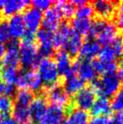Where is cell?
Here are the masks:
<instances>
[{
    "instance_id": "cell-7",
    "label": "cell",
    "mask_w": 123,
    "mask_h": 124,
    "mask_svg": "<svg viewBox=\"0 0 123 124\" xmlns=\"http://www.w3.org/2000/svg\"><path fill=\"white\" fill-rule=\"evenodd\" d=\"M55 64L58 69L59 74L66 77L75 73V69L72 62V59L69 54L64 50H59L55 54Z\"/></svg>"
},
{
    "instance_id": "cell-34",
    "label": "cell",
    "mask_w": 123,
    "mask_h": 124,
    "mask_svg": "<svg viewBox=\"0 0 123 124\" xmlns=\"http://www.w3.org/2000/svg\"><path fill=\"white\" fill-rule=\"evenodd\" d=\"M13 101L10 97L0 96V114L2 116H7L13 110Z\"/></svg>"
},
{
    "instance_id": "cell-41",
    "label": "cell",
    "mask_w": 123,
    "mask_h": 124,
    "mask_svg": "<svg viewBox=\"0 0 123 124\" xmlns=\"http://www.w3.org/2000/svg\"><path fill=\"white\" fill-rule=\"evenodd\" d=\"M0 124H17V122L12 117L7 115L0 117Z\"/></svg>"
},
{
    "instance_id": "cell-2",
    "label": "cell",
    "mask_w": 123,
    "mask_h": 124,
    "mask_svg": "<svg viewBox=\"0 0 123 124\" xmlns=\"http://www.w3.org/2000/svg\"><path fill=\"white\" fill-rule=\"evenodd\" d=\"M38 74L43 83H45L48 87L58 84L59 72L56 67L55 62L50 57L42 58L37 63Z\"/></svg>"
},
{
    "instance_id": "cell-42",
    "label": "cell",
    "mask_w": 123,
    "mask_h": 124,
    "mask_svg": "<svg viewBox=\"0 0 123 124\" xmlns=\"http://www.w3.org/2000/svg\"><path fill=\"white\" fill-rule=\"evenodd\" d=\"M107 118L106 117H94L91 121H89L88 124H106Z\"/></svg>"
},
{
    "instance_id": "cell-22",
    "label": "cell",
    "mask_w": 123,
    "mask_h": 124,
    "mask_svg": "<svg viewBox=\"0 0 123 124\" xmlns=\"http://www.w3.org/2000/svg\"><path fill=\"white\" fill-rule=\"evenodd\" d=\"M118 29L115 26V24L112 23L107 24L106 27L103 29V31L100 34L97 38H98V43L100 45H102L103 46L109 45L118 36Z\"/></svg>"
},
{
    "instance_id": "cell-4",
    "label": "cell",
    "mask_w": 123,
    "mask_h": 124,
    "mask_svg": "<svg viewBox=\"0 0 123 124\" xmlns=\"http://www.w3.org/2000/svg\"><path fill=\"white\" fill-rule=\"evenodd\" d=\"M15 83L20 89L28 90L30 92H39L43 88V82L38 72L31 70L21 72Z\"/></svg>"
},
{
    "instance_id": "cell-45",
    "label": "cell",
    "mask_w": 123,
    "mask_h": 124,
    "mask_svg": "<svg viewBox=\"0 0 123 124\" xmlns=\"http://www.w3.org/2000/svg\"><path fill=\"white\" fill-rule=\"evenodd\" d=\"M5 51H6V48H5L4 45H1V44H0V60L3 58Z\"/></svg>"
},
{
    "instance_id": "cell-16",
    "label": "cell",
    "mask_w": 123,
    "mask_h": 124,
    "mask_svg": "<svg viewBox=\"0 0 123 124\" xmlns=\"http://www.w3.org/2000/svg\"><path fill=\"white\" fill-rule=\"evenodd\" d=\"M7 25H8V30H9L11 37H23L25 31H26L25 26H24L23 16L20 14L12 16L7 22Z\"/></svg>"
},
{
    "instance_id": "cell-21",
    "label": "cell",
    "mask_w": 123,
    "mask_h": 124,
    "mask_svg": "<svg viewBox=\"0 0 123 124\" xmlns=\"http://www.w3.org/2000/svg\"><path fill=\"white\" fill-rule=\"evenodd\" d=\"M90 119L89 113L81 109L69 108V114L64 124H88Z\"/></svg>"
},
{
    "instance_id": "cell-44",
    "label": "cell",
    "mask_w": 123,
    "mask_h": 124,
    "mask_svg": "<svg viewBox=\"0 0 123 124\" xmlns=\"http://www.w3.org/2000/svg\"><path fill=\"white\" fill-rule=\"evenodd\" d=\"M114 119H115V121L119 124H123V111L122 112H118L115 115Z\"/></svg>"
},
{
    "instance_id": "cell-11",
    "label": "cell",
    "mask_w": 123,
    "mask_h": 124,
    "mask_svg": "<svg viewBox=\"0 0 123 124\" xmlns=\"http://www.w3.org/2000/svg\"><path fill=\"white\" fill-rule=\"evenodd\" d=\"M73 67L78 73V77L83 82H92L96 79L97 73L92 67V62L88 60L79 59L73 63Z\"/></svg>"
},
{
    "instance_id": "cell-17",
    "label": "cell",
    "mask_w": 123,
    "mask_h": 124,
    "mask_svg": "<svg viewBox=\"0 0 123 124\" xmlns=\"http://www.w3.org/2000/svg\"><path fill=\"white\" fill-rule=\"evenodd\" d=\"M92 8L100 18L104 19L113 16L115 11V3L106 0H98L92 3Z\"/></svg>"
},
{
    "instance_id": "cell-26",
    "label": "cell",
    "mask_w": 123,
    "mask_h": 124,
    "mask_svg": "<svg viewBox=\"0 0 123 124\" xmlns=\"http://www.w3.org/2000/svg\"><path fill=\"white\" fill-rule=\"evenodd\" d=\"M13 116L15 121H16L17 124H30L31 116L29 112V107L21 106L14 104L13 106Z\"/></svg>"
},
{
    "instance_id": "cell-49",
    "label": "cell",
    "mask_w": 123,
    "mask_h": 124,
    "mask_svg": "<svg viewBox=\"0 0 123 124\" xmlns=\"http://www.w3.org/2000/svg\"><path fill=\"white\" fill-rule=\"evenodd\" d=\"M122 54H123V52H122Z\"/></svg>"
},
{
    "instance_id": "cell-20",
    "label": "cell",
    "mask_w": 123,
    "mask_h": 124,
    "mask_svg": "<svg viewBox=\"0 0 123 124\" xmlns=\"http://www.w3.org/2000/svg\"><path fill=\"white\" fill-rule=\"evenodd\" d=\"M83 87H84V82L74 73L65 78L62 89L68 96H71V95H76Z\"/></svg>"
},
{
    "instance_id": "cell-27",
    "label": "cell",
    "mask_w": 123,
    "mask_h": 124,
    "mask_svg": "<svg viewBox=\"0 0 123 124\" xmlns=\"http://www.w3.org/2000/svg\"><path fill=\"white\" fill-rule=\"evenodd\" d=\"M92 22L89 19L75 18L72 21V30L80 35H88L90 33Z\"/></svg>"
},
{
    "instance_id": "cell-13",
    "label": "cell",
    "mask_w": 123,
    "mask_h": 124,
    "mask_svg": "<svg viewBox=\"0 0 123 124\" xmlns=\"http://www.w3.org/2000/svg\"><path fill=\"white\" fill-rule=\"evenodd\" d=\"M64 116L63 108L51 105L47 107L38 124H60Z\"/></svg>"
},
{
    "instance_id": "cell-10",
    "label": "cell",
    "mask_w": 123,
    "mask_h": 124,
    "mask_svg": "<svg viewBox=\"0 0 123 124\" xmlns=\"http://www.w3.org/2000/svg\"><path fill=\"white\" fill-rule=\"evenodd\" d=\"M47 98L50 101L52 105H55L61 108L67 107L70 103L69 96L66 94L63 89L59 85V83L51 87H48Z\"/></svg>"
},
{
    "instance_id": "cell-31",
    "label": "cell",
    "mask_w": 123,
    "mask_h": 124,
    "mask_svg": "<svg viewBox=\"0 0 123 124\" xmlns=\"http://www.w3.org/2000/svg\"><path fill=\"white\" fill-rule=\"evenodd\" d=\"M107 24H108V22L105 19H102V18L96 19L93 23H92V25H91L89 33L90 38L93 39V38L97 37L103 31V29L106 27Z\"/></svg>"
},
{
    "instance_id": "cell-23",
    "label": "cell",
    "mask_w": 123,
    "mask_h": 124,
    "mask_svg": "<svg viewBox=\"0 0 123 124\" xmlns=\"http://www.w3.org/2000/svg\"><path fill=\"white\" fill-rule=\"evenodd\" d=\"M91 111L94 117H104L106 115H109L111 111V106H110L109 101L104 97L99 98L93 103Z\"/></svg>"
},
{
    "instance_id": "cell-24",
    "label": "cell",
    "mask_w": 123,
    "mask_h": 124,
    "mask_svg": "<svg viewBox=\"0 0 123 124\" xmlns=\"http://www.w3.org/2000/svg\"><path fill=\"white\" fill-rule=\"evenodd\" d=\"M82 43L83 42H82V35H80L78 33H76L75 31H73L72 29L68 43H67L66 48H65L67 50L66 52L68 53L70 56H75L80 52V49L82 47Z\"/></svg>"
},
{
    "instance_id": "cell-37",
    "label": "cell",
    "mask_w": 123,
    "mask_h": 124,
    "mask_svg": "<svg viewBox=\"0 0 123 124\" xmlns=\"http://www.w3.org/2000/svg\"><path fill=\"white\" fill-rule=\"evenodd\" d=\"M110 47L115 54L116 58H119L122 55L123 52V38L120 35H118L117 38L110 44Z\"/></svg>"
},
{
    "instance_id": "cell-33",
    "label": "cell",
    "mask_w": 123,
    "mask_h": 124,
    "mask_svg": "<svg viewBox=\"0 0 123 124\" xmlns=\"http://www.w3.org/2000/svg\"><path fill=\"white\" fill-rule=\"evenodd\" d=\"M99 60H100L101 62H115V54L113 52V50L111 49L110 45H106V46H103L102 48L100 50L99 52Z\"/></svg>"
},
{
    "instance_id": "cell-5",
    "label": "cell",
    "mask_w": 123,
    "mask_h": 124,
    "mask_svg": "<svg viewBox=\"0 0 123 124\" xmlns=\"http://www.w3.org/2000/svg\"><path fill=\"white\" fill-rule=\"evenodd\" d=\"M39 45V55L43 58L49 57L53 54L54 49V34L45 29L38 30L35 35Z\"/></svg>"
},
{
    "instance_id": "cell-8",
    "label": "cell",
    "mask_w": 123,
    "mask_h": 124,
    "mask_svg": "<svg viewBox=\"0 0 123 124\" xmlns=\"http://www.w3.org/2000/svg\"><path fill=\"white\" fill-rule=\"evenodd\" d=\"M62 18V15L58 7L56 6L54 7H50L46 10L45 14L43 16V21H42L43 29L52 33L54 31H56L58 29L59 25L61 24Z\"/></svg>"
},
{
    "instance_id": "cell-6",
    "label": "cell",
    "mask_w": 123,
    "mask_h": 124,
    "mask_svg": "<svg viewBox=\"0 0 123 124\" xmlns=\"http://www.w3.org/2000/svg\"><path fill=\"white\" fill-rule=\"evenodd\" d=\"M43 16H44V14L42 11L38 10L33 7H28L23 15V19H24L26 31L33 34L37 32L40 25L42 24Z\"/></svg>"
},
{
    "instance_id": "cell-30",
    "label": "cell",
    "mask_w": 123,
    "mask_h": 124,
    "mask_svg": "<svg viewBox=\"0 0 123 124\" xmlns=\"http://www.w3.org/2000/svg\"><path fill=\"white\" fill-rule=\"evenodd\" d=\"M55 6L58 7L61 11L62 16L65 18H72L75 14V7L71 2H64V1H58L55 2Z\"/></svg>"
},
{
    "instance_id": "cell-36",
    "label": "cell",
    "mask_w": 123,
    "mask_h": 124,
    "mask_svg": "<svg viewBox=\"0 0 123 124\" xmlns=\"http://www.w3.org/2000/svg\"><path fill=\"white\" fill-rule=\"evenodd\" d=\"M11 35L8 30L7 22L5 19L0 20V44L4 45L6 43L10 42Z\"/></svg>"
},
{
    "instance_id": "cell-50",
    "label": "cell",
    "mask_w": 123,
    "mask_h": 124,
    "mask_svg": "<svg viewBox=\"0 0 123 124\" xmlns=\"http://www.w3.org/2000/svg\"><path fill=\"white\" fill-rule=\"evenodd\" d=\"M60 124H62V123H60Z\"/></svg>"
},
{
    "instance_id": "cell-47",
    "label": "cell",
    "mask_w": 123,
    "mask_h": 124,
    "mask_svg": "<svg viewBox=\"0 0 123 124\" xmlns=\"http://www.w3.org/2000/svg\"><path fill=\"white\" fill-rule=\"evenodd\" d=\"M5 4H6V1H4V0H0V10H1V9H3Z\"/></svg>"
},
{
    "instance_id": "cell-18",
    "label": "cell",
    "mask_w": 123,
    "mask_h": 124,
    "mask_svg": "<svg viewBox=\"0 0 123 124\" xmlns=\"http://www.w3.org/2000/svg\"><path fill=\"white\" fill-rule=\"evenodd\" d=\"M100 50V46L98 42L89 38L87 39L84 43H82V47L80 49V55H81V59L83 60H88L94 58L96 55L99 54Z\"/></svg>"
},
{
    "instance_id": "cell-3",
    "label": "cell",
    "mask_w": 123,
    "mask_h": 124,
    "mask_svg": "<svg viewBox=\"0 0 123 124\" xmlns=\"http://www.w3.org/2000/svg\"><path fill=\"white\" fill-rule=\"evenodd\" d=\"M39 52L34 43L22 42L19 45V61L24 68L29 69L37 65L39 62Z\"/></svg>"
},
{
    "instance_id": "cell-46",
    "label": "cell",
    "mask_w": 123,
    "mask_h": 124,
    "mask_svg": "<svg viewBox=\"0 0 123 124\" xmlns=\"http://www.w3.org/2000/svg\"><path fill=\"white\" fill-rule=\"evenodd\" d=\"M106 124H119L115 121L114 118H107V122Z\"/></svg>"
},
{
    "instance_id": "cell-19",
    "label": "cell",
    "mask_w": 123,
    "mask_h": 124,
    "mask_svg": "<svg viewBox=\"0 0 123 124\" xmlns=\"http://www.w3.org/2000/svg\"><path fill=\"white\" fill-rule=\"evenodd\" d=\"M31 2L26 0H9L6 1L3 7V14L6 16H12L25 10Z\"/></svg>"
},
{
    "instance_id": "cell-25",
    "label": "cell",
    "mask_w": 123,
    "mask_h": 124,
    "mask_svg": "<svg viewBox=\"0 0 123 124\" xmlns=\"http://www.w3.org/2000/svg\"><path fill=\"white\" fill-rule=\"evenodd\" d=\"M92 65L93 69L95 70L96 73H100L102 75L115 73V72L118 69L116 62H101L99 59H93L92 62Z\"/></svg>"
},
{
    "instance_id": "cell-28",
    "label": "cell",
    "mask_w": 123,
    "mask_h": 124,
    "mask_svg": "<svg viewBox=\"0 0 123 124\" xmlns=\"http://www.w3.org/2000/svg\"><path fill=\"white\" fill-rule=\"evenodd\" d=\"M18 75L19 73L17 72V69L3 66L0 68V79L7 84L13 85L14 83H16Z\"/></svg>"
},
{
    "instance_id": "cell-38",
    "label": "cell",
    "mask_w": 123,
    "mask_h": 124,
    "mask_svg": "<svg viewBox=\"0 0 123 124\" xmlns=\"http://www.w3.org/2000/svg\"><path fill=\"white\" fill-rule=\"evenodd\" d=\"M15 93V87L11 84H7L0 79V96L10 97Z\"/></svg>"
},
{
    "instance_id": "cell-48",
    "label": "cell",
    "mask_w": 123,
    "mask_h": 124,
    "mask_svg": "<svg viewBox=\"0 0 123 124\" xmlns=\"http://www.w3.org/2000/svg\"><path fill=\"white\" fill-rule=\"evenodd\" d=\"M119 8H120V12L123 13V1L120 3V5H119Z\"/></svg>"
},
{
    "instance_id": "cell-35",
    "label": "cell",
    "mask_w": 123,
    "mask_h": 124,
    "mask_svg": "<svg viewBox=\"0 0 123 124\" xmlns=\"http://www.w3.org/2000/svg\"><path fill=\"white\" fill-rule=\"evenodd\" d=\"M110 106H111V110H114L117 112L123 111V88L119 90L115 93Z\"/></svg>"
},
{
    "instance_id": "cell-1",
    "label": "cell",
    "mask_w": 123,
    "mask_h": 124,
    "mask_svg": "<svg viewBox=\"0 0 123 124\" xmlns=\"http://www.w3.org/2000/svg\"><path fill=\"white\" fill-rule=\"evenodd\" d=\"M91 87L96 94L108 99L115 95V93L120 90V81L115 73L105 74L102 75L100 79H95L92 81Z\"/></svg>"
},
{
    "instance_id": "cell-14",
    "label": "cell",
    "mask_w": 123,
    "mask_h": 124,
    "mask_svg": "<svg viewBox=\"0 0 123 124\" xmlns=\"http://www.w3.org/2000/svg\"><path fill=\"white\" fill-rule=\"evenodd\" d=\"M72 32V28L70 27L67 22H62L59 25L56 33L54 35V47L58 49L66 48L69 37Z\"/></svg>"
},
{
    "instance_id": "cell-43",
    "label": "cell",
    "mask_w": 123,
    "mask_h": 124,
    "mask_svg": "<svg viewBox=\"0 0 123 124\" xmlns=\"http://www.w3.org/2000/svg\"><path fill=\"white\" fill-rule=\"evenodd\" d=\"M118 78L120 80V82L123 83V62H120V64L119 65V68H118Z\"/></svg>"
},
{
    "instance_id": "cell-15",
    "label": "cell",
    "mask_w": 123,
    "mask_h": 124,
    "mask_svg": "<svg viewBox=\"0 0 123 124\" xmlns=\"http://www.w3.org/2000/svg\"><path fill=\"white\" fill-rule=\"evenodd\" d=\"M47 109L46 100L44 96H38L33 100L29 105V112H30L31 121L38 123L41 120L43 115L45 114Z\"/></svg>"
},
{
    "instance_id": "cell-29",
    "label": "cell",
    "mask_w": 123,
    "mask_h": 124,
    "mask_svg": "<svg viewBox=\"0 0 123 124\" xmlns=\"http://www.w3.org/2000/svg\"><path fill=\"white\" fill-rule=\"evenodd\" d=\"M34 100V94L28 90L20 89L16 92L15 94V103L21 106L29 107L31 102Z\"/></svg>"
},
{
    "instance_id": "cell-39",
    "label": "cell",
    "mask_w": 123,
    "mask_h": 124,
    "mask_svg": "<svg viewBox=\"0 0 123 124\" xmlns=\"http://www.w3.org/2000/svg\"><path fill=\"white\" fill-rule=\"evenodd\" d=\"M30 4L33 5V7L43 12V10H47L50 8L53 2L50 0H34Z\"/></svg>"
},
{
    "instance_id": "cell-9",
    "label": "cell",
    "mask_w": 123,
    "mask_h": 124,
    "mask_svg": "<svg viewBox=\"0 0 123 124\" xmlns=\"http://www.w3.org/2000/svg\"><path fill=\"white\" fill-rule=\"evenodd\" d=\"M96 95L97 94L92 87H83L75 95L74 103L79 107L78 109L85 111L91 110L96 101Z\"/></svg>"
},
{
    "instance_id": "cell-32",
    "label": "cell",
    "mask_w": 123,
    "mask_h": 124,
    "mask_svg": "<svg viewBox=\"0 0 123 124\" xmlns=\"http://www.w3.org/2000/svg\"><path fill=\"white\" fill-rule=\"evenodd\" d=\"M77 10H75V16L76 18H82V19H91L93 14H94V11L93 8L91 5H89L88 3L84 4L82 6L77 7Z\"/></svg>"
},
{
    "instance_id": "cell-40",
    "label": "cell",
    "mask_w": 123,
    "mask_h": 124,
    "mask_svg": "<svg viewBox=\"0 0 123 124\" xmlns=\"http://www.w3.org/2000/svg\"><path fill=\"white\" fill-rule=\"evenodd\" d=\"M115 26L120 30H123V13L121 12L115 15Z\"/></svg>"
},
{
    "instance_id": "cell-12",
    "label": "cell",
    "mask_w": 123,
    "mask_h": 124,
    "mask_svg": "<svg viewBox=\"0 0 123 124\" xmlns=\"http://www.w3.org/2000/svg\"><path fill=\"white\" fill-rule=\"evenodd\" d=\"M3 67L17 69L19 66V45L15 41L10 42L3 56Z\"/></svg>"
}]
</instances>
